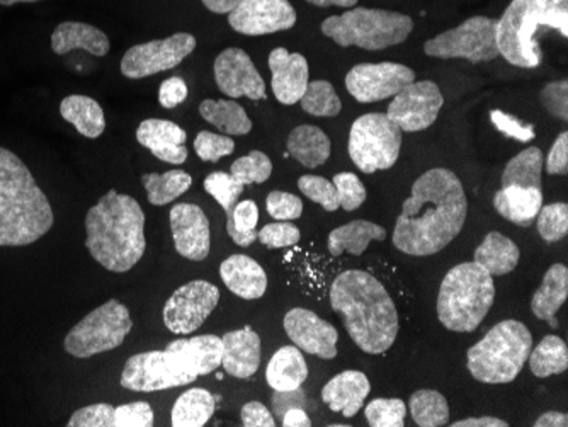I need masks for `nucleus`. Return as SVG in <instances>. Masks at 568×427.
<instances>
[{
	"mask_svg": "<svg viewBox=\"0 0 568 427\" xmlns=\"http://www.w3.org/2000/svg\"><path fill=\"white\" fill-rule=\"evenodd\" d=\"M468 201L455 172L436 167L420 175L394 228V245L407 256L442 253L463 231Z\"/></svg>",
	"mask_w": 568,
	"mask_h": 427,
	"instance_id": "obj_1",
	"label": "nucleus"
},
{
	"mask_svg": "<svg viewBox=\"0 0 568 427\" xmlns=\"http://www.w3.org/2000/svg\"><path fill=\"white\" fill-rule=\"evenodd\" d=\"M331 305L361 350L383 355L394 346L398 336L397 307L373 274L361 270L341 273L331 286Z\"/></svg>",
	"mask_w": 568,
	"mask_h": 427,
	"instance_id": "obj_2",
	"label": "nucleus"
},
{
	"mask_svg": "<svg viewBox=\"0 0 568 427\" xmlns=\"http://www.w3.org/2000/svg\"><path fill=\"white\" fill-rule=\"evenodd\" d=\"M85 247L111 273H128L146 251L145 213L130 194L108 191L85 215Z\"/></svg>",
	"mask_w": 568,
	"mask_h": 427,
	"instance_id": "obj_3",
	"label": "nucleus"
},
{
	"mask_svg": "<svg viewBox=\"0 0 568 427\" xmlns=\"http://www.w3.org/2000/svg\"><path fill=\"white\" fill-rule=\"evenodd\" d=\"M222 366V339L196 336L169 343L164 350H149L124 363L121 385L132 392H161L193 384Z\"/></svg>",
	"mask_w": 568,
	"mask_h": 427,
	"instance_id": "obj_4",
	"label": "nucleus"
},
{
	"mask_svg": "<svg viewBox=\"0 0 568 427\" xmlns=\"http://www.w3.org/2000/svg\"><path fill=\"white\" fill-rule=\"evenodd\" d=\"M55 223L47 194L14 152L0 146V247L34 244Z\"/></svg>",
	"mask_w": 568,
	"mask_h": 427,
	"instance_id": "obj_5",
	"label": "nucleus"
},
{
	"mask_svg": "<svg viewBox=\"0 0 568 427\" xmlns=\"http://www.w3.org/2000/svg\"><path fill=\"white\" fill-rule=\"evenodd\" d=\"M539 27L568 34V0H513L497 21L499 53L514 67L535 69L544 60L536 41Z\"/></svg>",
	"mask_w": 568,
	"mask_h": 427,
	"instance_id": "obj_6",
	"label": "nucleus"
},
{
	"mask_svg": "<svg viewBox=\"0 0 568 427\" xmlns=\"http://www.w3.org/2000/svg\"><path fill=\"white\" fill-rule=\"evenodd\" d=\"M496 299L493 274L477 263L453 267L437 295V317L453 333H474Z\"/></svg>",
	"mask_w": 568,
	"mask_h": 427,
	"instance_id": "obj_7",
	"label": "nucleus"
},
{
	"mask_svg": "<svg viewBox=\"0 0 568 427\" xmlns=\"http://www.w3.org/2000/svg\"><path fill=\"white\" fill-rule=\"evenodd\" d=\"M531 349L532 334L523 322H499L468 349V372L480 384H510L518 378Z\"/></svg>",
	"mask_w": 568,
	"mask_h": 427,
	"instance_id": "obj_8",
	"label": "nucleus"
},
{
	"mask_svg": "<svg viewBox=\"0 0 568 427\" xmlns=\"http://www.w3.org/2000/svg\"><path fill=\"white\" fill-rule=\"evenodd\" d=\"M412 30L410 16L385 9L351 8L322 22V33L339 47H357L369 52L404 43Z\"/></svg>",
	"mask_w": 568,
	"mask_h": 427,
	"instance_id": "obj_9",
	"label": "nucleus"
},
{
	"mask_svg": "<svg viewBox=\"0 0 568 427\" xmlns=\"http://www.w3.org/2000/svg\"><path fill=\"white\" fill-rule=\"evenodd\" d=\"M132 329L130 311L113 298L73 325L63 347L73 358H92L120 347Z\"/></svg>",
	"mask_w": 568,
	"mask_h": 427,
	"instance_id": "obj_10",
	"label": "nucleus"
},
{
	"mask_svg": "<svg viewBox=\"0 0 568 427\" xmlns=\"http://www.w3.org/2000/svg\"><path fill=\"white\" fill-rule=\"evenodd\" d=\"M402 149V130L382 113L363 114L349 133V157L365 174L394 167Z\"/></svg>",
	"mask_w": 568,
	"mask_h": 427,
	"instance_id": "obj_11",
	"label": "nucleus"
},
{
	"mask_svg": "<svg viewBox=\"0 0 568 427\" xmlns=\"http://www.w3.org/2000/svg\"><path fill=\"white\" fill-rule=\"evenodd\" d=\"M499 19L475 16L459 27L426 41L424 52L434 59H463L471 63L493 62L500 57L497 47Z\"/></svg>",
	"mask_w": 568,
	"mask_h": 427,
	"instance_id": "obj_12",
	"label": "nucleus"
},
{
	"mask_svg": "<svg viewBox=\"0 0 568 427\" xmlns=\"http://www.w3.org/2000/svg\"><path fill=\"white\" fill-rule=\"evenodd\" d=\"M196 48V38L191 33H175L164 40L135 44L121 60V73L132 81L150 78L155 73L175 69Z\"/></svg>",
	"mask_w": 568,
	"mask_h": 427,
	"instance_id": "obj_13",
	"label": "nucleus"
},
{
	"mask_svg": "<svg viewBox=\"0 0 568 427\" xmlns=\"http://www.w3.org/2000/svg\"><path fill=\"white\" fill-rule=\"evenodd\" d=\"M220 302V289L204 279L187 283L175 289L164 305V324L178 336L196 333L213 314Z\"/></svg>",
	"mask_w": 568,
	"mask_h": 427,
	"instance_id": "obj_14",
	"label": "nucleus"
},
{
	"mask_svg": "<svg viewBox=\"0 0 568 427\" xmlns=\"http://www.w3.org/2000/svg\"><path fill=\"white\" fill-rule=\"evenodd\" d=\"M416 81V72L402 63H359L346 75V89L359 103H376L394 98Z\"/></svg>",
	"mask_w": 568,
	"mask_h": 427,
	"instance_id": "obj_15",
	"label": "nucleus"
},
{
	"mask_svg": "<svg viewBox=\"0 0 568 427\" xmlns=\"http://www.w3.org/2000/svg\"><path fill=\"white\" fill-rule=\"evenodd\" d=\"M443 104L445 98L436 82L414 81L394 95L386 116L390 118L402 132H423L437 120Z\"/></svg>",
	"mask_w": 568,
	"mask_h": 427,
	"instance_id": "obj_16",
	"label": "nucleus"
},
{
	"mask_svg": "<svg viewBox=\"0 0 568 427\" xmlns=\"http://www.w3.org/2000/svg\"><path fill=\"white\" fill-rule=\"evenodd\" d=\"M229 24L245 37H263L292 30L296 11L290 0H241L229 12Z\"/></svg>",
	"mask_w": 568,
	"mask_h": 427,
	"instance_id": "obj_17",
	"label": "nucleus"
},
{
	"mask_svg": "<svg viewBox=\"0 0 568 427\" xmlns=\"http://www.w3.org/2000/svg\"><path fill=\"white\" fill-rule=\"evenodd\" d=\"M215 81L220 91L229 98H248L252 101L267 99L263 75L241 48H226L216 57Z\"/></svg>",
	"mask_w": 568,
	"mask_h": 427,
	"instance_id": "obj_18",
	"label": "nucleus"
},
{
	"mask_svg": "<svg viewBox=\"0 0 568 427\" xmlns=\"http://www.w3.org/2000/svg\"><path fill=\"white\" fill-rule=\"evenodd\" d=\"M284 329L296 347L322 359L337 356L339 333L334 325L306 308H293L284 315Z\"/></svg>",
	"mask_w": 568,
	"mask_h": 427,
	"instance_id": "obj_19",
	"label": "nucleus"
},
{
	"mask_svg": "<svg viewBox=\"0 0 568 427\" xmlns=\"http://www.w3.org/2000/svg\"><path fill=\"white\" fill-rule=\"evenodd\" d=\"M171 231L179 256L190 261L206 260L212 247L210 220L200 206L179 203L171 210Z\"/></svg>",
	"mask_w": 568,
	"mask_h": 427,
	"instance_id": "obj_20",
	"label": "nucleus"
},
{
	"mask_svg": "<svg viewBox=\"0 0 568 427\" xmlns=\"http://www.w3.org/2000/svg\"><path fill=\"white\" fill-rule=\"evenodd\" d=\"M270 70L274 98L286 106L300 103L310 82L305 57L302 53L288 52L283 47L274 48L270 55Z\"/></svg>",
	"mask_w": 568,
	"mask_h": 427,
	"instance_id": "obj_21",
	"label": "nucleus"
},
{
	"mask_svg": "<svg viewBox=\"0 0 568 427\" xmlns=\"http://www.w3.org/2000/svg\"><path fill=\"white\" fill-rule=\"evenodd\" d=\"M136 140L159 161L174 165H181L187 161V133L174 121L159 120V118L142 121L136 130Z\"/></svg>",
	"mask_w": 568,
	"mask_h": 427,
	"instance_id": "obj_22",
	"label": "nucleus"
},
{
	"mask_svg": "<svg viewBox=\"0 0 568 427\" xmlns=\"http://www.w3.org/2000/svg\"><path fill=\"white\" fill-rule=\"evenodd\" d=\"M261 365V337L251 327L222 337V366L229 375L247 380Z\"/></svg>",
	"mask_w": 568,
	"mask_h": 427,
	"instance_id": "obj_23",
	"label": "nucleus"
},
{
	"mask_svg": "<svg viewBox=\"0 0 568 427\" xmlns=\"http://www.w3.org/2000/svg\"><path fill=\"white\" fill-rule=\"evenodd\" d=\"M369 392H372V384L368 376L356 369H347L325 384L322 388V400L328 409L341 413L349 419L363 409Z\"/></svg>",
	"mask_w": 568,
	"mask_h": 427,
	"instance_id": "obj_24",
	"label": "nucleus"
},
{
	"mask_svg": "<svg viewBox=\"0 0 568 427\" xmlns=\"http://www.w3.org/2000/svg\"><path fill=\"white\" fill-rule=\"evenodd\" d=\"M226 288L244 299H257L267 289V274L257 261L244 254L226 257L220 266Z\"/></svg>",
	"mask_w": 568,
	"mask_h": 427,
	"instance_id": "obj_25",
	"label": "nucleus"
},
{
	"mask_svg": "<svg viewBox=\"0 0 568 427\" xmlns=\"http://www.w3.org/2000/svg\"><path fill=\"white\" fill-rule=\"evenodd\" d=\"M51 50L57 55H67L73 50H84L94 57H106L111 50L110 38L88 22L67 21L51 34Z\"/></svg>",
	"mask_w": 568,
	"mask_h": 427,
	"instance_id": "obj_26",
	"label": "nucleus"
},
{
	"mask_svg": "<svg viewBox=\"0 0 568 427\" xmlns=\"http://www.w3.org/2000/svg\"><path fill=\"white\" fill-rule=\"evenodd\" d=\"M544 206V191L535 187L504 186L494 196V209L509 222L529 227Z\"/></svg>",
	"mask_w": 568,
	"mask_h": 427,
	"instance_id": "obj_27",
	"label": "nucleus"
},
{
	"mask_svg": "<svg viewBox=\"0 0 568 427\" xmlns=\"http://www.w3.org/2000/svg\"><path fill=\"white\" fill-rule=\"evenodd\" d=\"M568 296V270L564 264H554L545 274L544 283L531 298V311L539 321L558 327L557 314Z\"/></svg>",
	"mask_w": 568,
	"mask_h": 427,
	"instance_id": "obj_28",
	"label": "nucleus"
},
{
	"mask_svg": "<svg viewBox=\"0 0 568 427\" xmlns=\"http://www.w3.org/2000/svg\"><path fill=\"white\" fill-rule=\"evenodd\" d=\"M386 231L368 220H354V222L335 228L328 234L327 247L331 256L339 257L343 254L361 256L365 254L373 241L383 242Z\"/></svg>",
	"mask_w": 568,
	"mask_h": 427,
	"instance_id": "obj_29",
	"label": "nucleus"
},
{
	"mask_svg": "<svg viewBox=\"0 0 568 427\" xmlns=\"http://www.w3.org/2000/svg\"><path fill=\"white\" fill-rule=\"evenodd\" d=\"M286 149L303 167L317 169L331 157V139L318 126L300 124L290 133Z\"/></svg>",
	"mask_w": 568,
	"mask_h": 427,
	"instance_id": "obj_30",
	"label": "nucleus"
},
{
	"mask_svg": "<svg viewBox=\"0 0 568 427\" xmlns=\"http://www.w3.org/2000/svg\"><path fill=\"white\" fill-rule=\"evenodd\" d=\"M308 378V366L296 346H284L271 358L266 380L276 392H292L302 387Z\"/></svg>",
	"mask_w": 568,
	"mask_h": 427,
	"instance_id": "obj_31",
	"label": "nucleus"
},
{
	"mask_svg": "<svg viewBox=\"0 0 568 427\" xmlns=\"http://www.w3.org/2000/svg\"><path fill=\"white\" fill-rule=\"evenodd\" d=\"M519 257L521 251L518 245L499 232H490L475 251L474 263L493 276H504L518 267Z\"/></svg>",
	"mask_w": 568,
	"mask_h": 427,
	"instance_id": "obj_32",
	"label": "nucleus"
},
{
	"mask_svg": "<svg viewBox=\"0 0 568 427\" xmlns=\"http://www.w3.org/2000/svg\"><path fill=\"white\" fill-rule=\"evenodd\" d=\"M60 114L85 139H99L106 130V116L101 104L89 95H67L60 104Z\"/></svg>",
	"mask_w": 568,
	"mask_h": 427,
	"instance_id": "obj_33",
	"label": "nucleus"
},
{
	"mask_svg": "<svg viewBox=\"0 0 568 427\" xmlns=\"http://www.w3.org/2000/svg\"><path fill=\"white\" fill-rule=\"evenodd\" d=\"M200 114L225 135L241 136L252 132L251 118L234 99H204L200 104Z\"/></svg>",
	"mask_w": 568,
	"mask_h": 427,
	"instance_id": "obj_34",
	"label": "nucleus"
},
{
	"mask_svg": "<svg viewBox=\"0 0 568 427\" xmlns=\"http://www.w3.org/2000/svg\"><path fill=\"white\" fill-rule=\"evenodd\" d=\"M216 400L204 388H191L175 400L172 409V426L203 427L215 414Z\"/></svg>",
	"mask_w": 568,
	"mask_h": 427,
	"instance_id": "obj_35",
	"label": "nucleus"
},
{
	"mask_svg": "<svg viewBox=\"0 0 568 427\" xmlns=\"http://www.w3.org/2000/svg\"><path fill=\"white\" fill-rule=\"evenodd\" d=\"M544 152L538 146L523 150L521 154L516 155L504 169L503 187L521 186L544 191Z\"/></svg>",
	"mask_w": 568,
	"mask_h": 427,
	"instance_id": "obj_36",
	"label": "nucleus"
},
{
	"mask_svg": "<svg viewBox=\"0 0 568 427\" xmlns=\"http://www.w3.org/2000/svg\"><path fill=\"white\" fill-rule=\"evenodd\" d=\"M142 184L150 205L164 206L187 193L193 186V177L181 169H172L164 174H143Z\"/></svg>",
	"mask_w": 568,
	"mask_h": 427,
	"instance_id": "obj_37",
	"label": "nucleus"
},
{
	"mask_svg": "<svg viewBox=\"0 0 568 427\" xmlns=\"http://www.w3.org/2000/svg\"><path fill=\"white\" fill-rule=\"evenodd\" d=\"M529 368L538 378L560 375L568 368V347L558 336H545L541 343L529 353Z\"/></svg>",
	"mask_w": 568,
	"mask_h": 427,
	"instance_id": "obj_38",
	"label": "nucleus"
},
{
	"mask_svg": "<svg viewBox=\"0 0 568 427\" xmlns=\"http://www.w3.org/2000/svg\"><path fill=\"white\" fill-rule=\"evenodd\" d=\"M412 419L420 427H443L449 423V406L445 395L436 390H417L408 400Z\"/></svg>",
	"mask_w": 568,
	"mask_h": 427,
	"instance_id": "obj_39",
	"label": "nucleus"
},
{
	"mask_svg": "<svg viewBox=\"0 0 568 427\" xmlns=\"http://www.w3.org/2000/svg\"><path fill=\"white\" fill-rule=\"evenodd\" d=\"M303 111L318 118H334L343 110L341 98L334 85L327 81L308 82L305 94L300 99Z\"/></svg>",
	"mask_w": 568,
	"mask_h": 427,
	"instance_id": "obj_40",
	"label": "nucleus"
},
{
	"mask_svg": "<svg viewBox=\"0 0 568 427\" xmlns=\"http://www.w3.org/2000/svg\"><path fill=\"white\" fill-rule=\"evenodd\" d=\"M244 184L239 183L234 175L229 172H212V174L204 180V191L212 194L219 201L222 209L226 213V231L232 232V215H234L235 205H237L239 197L244 191Z\"/></svg>",
	"mask_w": 568,
	"mask_h": 427,
	"instance_id": "obj_41",
	"label": "nucleus"
},
{
	"mask_svg": "<svg viewBox=\"0 0 568 427\" xmlns=\"http://www.w3.org/2000/svg\"><path fill=\"white\" fill-rule=\"evenodd\" d=\"M230 174L234 175L239 183L244 186L251 184H263L273 174V162L261 150H252L251 154L237 159L230 165Z\"/></svg>",
	"mask_w": 568,
	"mask_h": 427,
	"instance_id": "obj_42",
	"label": "nucleus"
},
{
	"mask_svg": "<svg viewBox=\"0 0 568 427\" xmlns=\"http://www.w3.org/2000/svg\"><path fill=\"white\" fill-rule=\"evenodd\" d=\"M257 222H260V209L254 201L245 200L237 203L234 215H232V227L234 228L230 232V237L241 247H248L257 241V235H260V232L255 231Z\"/></svg>",
	"mask_w": 568,
	"mask_h": 427,
	"instance_id": "obj_43",
	"label": "nucleus"
},
{
	"mask_svg": "<svg viewBox=\"0 0 568 427\" xmlns=\"http://www.w3.org/2000/svg\"><path fill=\"white\" fill-rule=\"evenodd\" d=\"M535 222L539 237L545 242L554 244L561 241L568 234V206L565 203L541 206Z\"/></svg>",
	"mask_w": 568,
	"mask_h": 427,
	"instance_id": "obj_44",
	"label": "nucleus"
},
{
	"mask_svg": "<svg viewBox=\"0 0 568 427\" xmlns=\"http://www.w3.org/2000/svg\"><path fill=\"white\" fill-rule=\"evenodd\" d=\"M372 427H404L407 406L400 398H376L365 409Z\"/></svg>",
	"mask_w": 568,
	"mask_h": 427,
	"instance_id": "obj_45",
	"label": "nucleus"
},
{
	"mask_svg": "<svg viewBox=\"0 0 568 427\" xmlns=\"http://www.w3.org/2000/svg\"><path fill=\"white\" fill-rule=\"evenodd\" d=\"M298 187L308 200L318 203L325 212H335L341 209L334 183L322 175H302Z\"/></svg>",
	"mask_w": 568,
	"mask_h": 427,
	"instance_id": "obj_46",
	"label": "nucleus"
},
{
	"mask_svg": "<svg viewBox=\"0 0 568 427\" xmlns=\"http://www.w3.org/2000/svg\"><path fill=\"white\" fill-rule=\"evenodd\" d=\"M335 191H337V197H339L341 209L346 212H354L365 203L368 197V191H366L365 184L361 183L359 177L353 172H341L335 174L334 180Z\"/></svg>",
	"mask_w": 568,
	"mask_h": 427,
	"instance_id": "obj_47",
	"label": "nucleus"
},
{
	"mask_svg": "<svg viewBox=\"0 0 568 427\" xmlns=\"http://www.w3.org/2000/svg\"><path fill=\"white\" fill-rule=\"evenodd\" d=\"M194 150L197 157L204 162H219L226 155L234 154L235 142L230 136L219 135V133L200 132L194 139Z\"/></svg>",
	"mask_w": 568,
	"mask_h": 427,
	"instance_id": "obj_48",
	"label": "nucleus"
},
{
	"mask_svg": "<svg viewBox=\"0 0 568 427\" xmlns=\"http://www.w3.org/2000/svg\"><path fill=\"white\" fill-rule=\"evenodd\" d=\"M257 238L266 247L284 248L298 244L302 234H300V228L293 225V223L277 222L267 223L266 227L261 228Z\"/></svg>",
	"mask_w": 568,
	"mask_h": 427,
	"instance_id": "obj_49",
	"label": "nucleus"
},
{
	"mask_svg": "<svg viewBox=\"0 0 568 427\" xmlns=\"http://www.w3.org/2000/svg\"><path fill=\"white\" fill-rule=\"evenodd\" d=\"M69 427H114V407L110 404H92L75 410L69 419Z\"/></svg>",
	"mask_w": 568,
	"mask_h": 427,
	"instance_id": "obj_50",
	"label": "nucleus"
},
{
	"mask_svg": "<svg viewBox=\"0 0 568 427\" xmlns=\"http://www.w3.org/2000/svg\"><path fill=\"white\" fill-rule=\"evenodd\" d=\"M153 410L146 401H132L114 407V427H152Z\"/></svg>",
	"mask_w": 568,
	"mask_h": 427,
	"instance_id": "obj_51",
	"label": "nucleus"
},
{
	"mask_svg": "<svg viewBox=\"0 0 568 427\" xmlns=\"http://www.w3.org/2000/svg\"><path fill=\"white\" fill-rule=\"evenodd\" d=\"M266 209L274 220H296L302 216L303 201L295 194L273 191L267 196Z\"/></svg>",
	"mask_w": 568,
	"mask_h": 427,
	"instance_id": "obj_52",
	"label": "nucleus"
},
{
	"mask_svg": "<svg viewBox=\"0 0 568 427\" xmlns=\"http://www.w3.org/2000/svg\"><path fill=\"white\" fill-rule=\"evenodd\" d=\"M541 104L551 116L568 120V84L567 81L550 82L539 94Z\"/></svg>",
	"mask_w": 568,
	"mask_h": 427,
	"instance_id": "obj_53",
	"label": "nucleus"
},
{
	"mask_svg": "<svg viewBox=\"0 0 568 427\" xmlns=\"http://www.w3.org/2000/svg\"><path fill=\"white\" fill-rule=\"evenodd\" d=\"M490 120L496 124V129L499 130L504 135L510 136V139L519 140V142H531L535 139V130L532 124L523 123L518 118L513 114L504 113V111H493Z\"/></svg>",
	"mask_w": 568,
	"mask_h": 427,
	"instance_id": "obj_54",
	"label": "nucleus"
},
{
	"mask_svg": "<svg viewBox=\"0 0 568 427\" xmlns=\"http://www.w3.org/2000/svg\"><path fill=\"white\" fill-rule=\"evenodd\" d=\"M190 94L186 82L181 78H171L162 82L159 89V103L165 110H174L179 104H183Z\"/></svg>",
	"mask_w": 568,
	"mask_h": 427,
	"instance_id": "obj_55",
	"label": "nucleus"
},
{
	"mask_svg": "<svg viewBox=\"0 0 568 427\" xmlns=\"http://www.w3.org/2000/svg\"><path fill=\"white\" fill-rule=\"evenodd\" d=\"M547 172L550 175H567L568 172V133L557 136L547 159Z\"/></svg>",
	"mask_w": 568,
	"mask_h": 427,
	"instance_id": "obj_56",
	"label": "nucleus"
},
{
	"mask_svg": "<svg viewBox=\"0 0 568 427\" xmlns=\"http://www.w3.org/2000/svg\"><path fill=\"white\" fill-rule=\"evenodd\" d=\"M242 423H244L245 427L276 426L273 414L267 410L264 404L257 400L247 401V404L242 407Z\"/></svg>",
	"mask_w": 568,
	"mask_h": 427,
	"instance_id": "obj_57",
	"label": "nucleus"
},
{
	"mask_svg": "<svg viewBox=\"0 0 568 427\" xmlns=\"http://www.w3.org/2000/svg\"><path fill=\"white\" fill-rule=\"evenodd\" d=\"M305 400V394L302 392V387L296 388V390L292 392H276V397H274V410H276L277 416L283 417L284 410L292 409L293 401Z\"/></svg>",
	"mask_w": 568,
	"mask_h": 427,
	"instance_id": "obj_58",
	"label": "nucleus"
},
{
	"mask_svg": "<svg viewBox=\"0 0 568 427\" xmlns=\"http://www.w3.org/2000/svg\"><path fill=\"white\" fill-rule=\"evenodd\" d=\"M453 427H507L506 420L497 419V417H470V419L456 420Z\"/></svg>",
	"mask_w": 568,
	"mask_h": 427,
	"instance_id": "obj_59",
	"label": "nucleus"
},
{
	"mask_svg": "<svg viewBox=\"0 0 568 427\" xmlns=\"http://www.w3.org/2000/svg\"><path fill=\"white\" fill-rule=\"evenodd\" d=\"M284 427H310L312 426V419L306 416L305 410L302 407H292L286 410L283 416Z\"/></svg>",
	"mask_w": 568,
	"mask_h": 427,
	"instance_id": "obj_60",
	"label": "nucleus"
},
{
	"mask_svg": "<svg viewBox=\"0 0 568 427\" xmlns=\"http://www.w3.org/2000/svg\"><path fill=\"white\" fill-rule=\"evenodd\" d=\"M568 416L564 413H547L544 416L538 417L535 423V427H567Z\"/></svg>",
	"mask_w": 568,
	"mask_h": 427,
	"instance_id": "obj_61",
	"label": "nucleus"
},
{
	"mask_svg": "<svg viewBox=\"0 0 568 427\" xmlns=\"http://www.w3.org/2000/svg\"><path fill=\"white\" fill-rule=\"evenodd\" d=\"M204 8L209 11L215 12V14H229L241 0H201Z\"/></svg>",
	"mask_w": 568,
	"mask_h": 427,
	"instance_id": "obj_62",
	"label": "nucleus"
},
{
	"mask_svg": "<svg viewBox=\"0 0 568 427\" xmlns=\"http://www.w3.org/2000/svg\"><path fill=\"white\" fill-rule=\"evenodd\" d=\"M308 4L317 6V8H356L357 0H306Z\"/></svg>",
	"mask_w": 568,
	"mask_h": 427,
	"instance_id": "obj_63",
	"label": "nucleus"
},
{
	"mask_svg": "<svg viewBox=\"0 0 568 427\" xmlns=\"http://www.w3.org/2000/svg\"><path fill=\"white\" fill-rule=\"evenodd\" d=\"M34 2H41V0H0V6L11 8V6L16 4H34Z\"/></svg>",
	"mask_w": 568,
	"mask_h": 427,
	"instance_id": "obj_64",
	"label": "nucleus"
}]
</instances>
